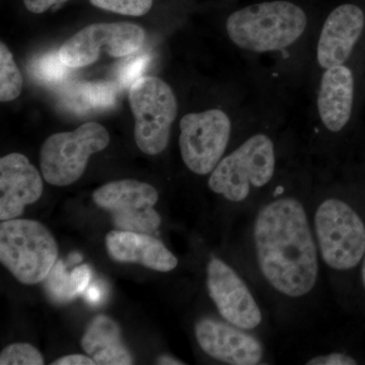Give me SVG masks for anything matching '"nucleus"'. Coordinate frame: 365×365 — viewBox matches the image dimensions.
<instances>
[{"label":"nucleus","mask_w":365,"mask_h":365,"mask_svg":"<svg viewBox=\"0 0 365 365\" xmlns=\"http://www.w3.org/2000/svg\"><path fill=\"white\" fill-rule=\"evenodd\" d=\"M259 266L276 290L292 297L306 295L318 277V257L299 201L283 198L264 206L254 228Z\"/></svg>","instance_id":"1"},{"label":"nucleus","mask_w":365,"mask_h":365,"mask_svg":"<svg viewBox=\"0 0 365 365\" xmlns=\"http://www.w3.org/2000/svg\"><path fill=\"white\" fill-rule=\"evenodd\" d=\"M307 16L292 2L270 1L235 11L227 31L235 45L252 52L276 51L294 44L306 30Z\"/></svg>","instance_id":"2"},{"label":"nucleus","mask_w":365,"mask_h":365,"mask_svg":"<svg viewBox=\"0 0 365 365\" xmlns=\"http://www.w3.org/2000/svg\"><path fill=\"white\" fill-rule=\"evenodd\" d=\"M57 257V242L42 223L14 218L0 225V261L21 283L44 281Z\"/></svg>","instance_id":"3"},{"label":"nucleus","mask_w":365,"mask_h":365,"mask_svg":"<svg viewBox=\"0 0 365 365\" xmlns=\"http://www.w3.org/2000/svg\"><path fill=\"white\" fill-rule=\"evenodd\" d=\"M274 169L273 143L268 136L257 134L218 163L208 185L227 200L241 202L249 196L251 187L261 188L270 182Z\"/></svg>","instance_id":"4"},{"label":"nucleus","mask_w":365,"mask_h":365,"mask_svg":"<svg viewBox=\"0 0 365 365\" xmlns=\"http://www.w3.org/2000/svg\"><path fill=\"white\" fill-rule=\"evenodd\" d=\"M129 103L135 119L134 137L139 150L150 155L162 153L169 143L177 116L172 88L155 76H143L130 86Z\"/></svg>","instance_id":"5"},{"label":"nucleus","mask_w":365,"mask_h":365,"mask_svg":"<svg viewBox=\"0 0 365 365\" xmlns=\"http://www.w3.org/2000/svg\"><path fill=\"white\" fill-rule=\"evenodd\" d=\"M109 143V132L95 122L81 125L74 131L53 134L41 148L43 176L54 186H67L78 181L91 155L105 150Z\"/></svg>","instance_id":"6"},{"label":"nucleus","mask_w":365,"mask_h":365,"mask_svg":"<svg viewBox=\"0 0 365 365\" xmlns=\"http://www.w3.org/2000/svg\"><path fill=\"white\" fill-rule=\"evenodd\" d=\"M316 232L327 265L349 270L365 256V225L348 204L328 199L316 213Z\"/></svg>","instance_id":"7"},{"label":"nucleus","mask_w":365,"mask_h":365,"mask_svg":"<svg viewBox=\"0 0 365 365\" xmlns=\"http://www.w3.org/2000/svg\"><path fill=\"white\" fill-rule=\"evenodd\" d=\"M93 201L98 207L109 210L118 230L151 234L160 225L153 206L158 200L157 190L136 180L108 182L96 190Z\"/></svg>","instance_id":"8"},{"label":"nucleus","mask_w":365,"mask_h":365,"mask_svg":"<svg viewBox=\"0 0 365 365\" xmlns=\"http://www.w3.org/2000/svg\"><path fill=\"white\" fill-rule=\"evenodd\" d=\"M230 128V118L217 109L182 117L180 150L188 169L197 175L212 172L227 148Z\"/></svg>","instance_id":"9"},{"label":"nucleus","mask_w":365,"mask_h":365,"mask_svg":"<svg viewBox=\"0 0 365 365\" xmlns=\"http://www.w3.org/2000/svg\"><path fill=\"white\" fill-rule=\"evenodd\" d=\"M144 31L131 23L93 24L81 29L61 46L62 61L71 68H81L97 61L105 50L112 57H123L140 49Z\"/></svg>","instance_id":"10"},{"label":"nucleus","mask_w":365,"mask_h":365,"mask_svg":"<svg viewBox=\"0 0 365 365\" xmlns=\"http://www.w3.org/2000/svg\"><path fill=\"white\" fill-rule=\"evenodd\" d=\"M207 287L209 295L228 323L244 330H252L260 325L261 311L249 288L220 259L209 262Z\"/></svg>","instance_id":"11"},{"label":"nucleus","mask_w":365,"mask_h":365,"mask_svg":"<svg viewBox=\"0 0 365 365\" xmlns=\"http://www.w3.org/2000/svg\"><path fill=\"white\" fill-rule=\"evenodd\" d=\"M43 181L39 172L21 153L0 160V220H14L29 204L39 200Z\"/></svg>","instance_id":"12"},{"label":"nucleus","mask_w":365,"mask_h":365,"mask_svg":"<svg viewBox=\"0 0 365 365\" xmlns=\"http://www.w3.org/2000/svg\"><path fill=\"white\" fill-rule=\"evenodd\" d=\"M235 327L215 319H201L195 328L197 342L209 356L228 364H258L263 356L260 342Z\"/></svg>","instance_id":"13"},{"label":"nucleus","mask_w":365,"mask_h":365,"mask_svg":"<svg viewBox=\"0 0 365 365\" xmlns=\"http://www.w3.org/2000/svg\"><path fill=\"white\" fill-rule=\"evenodd\" d=\"M364 14L354 4L334 9L322 29L318 44V61L324 68L343 66L364 28Z\"/></svg>","instance_id":"14"},{"label":"nucleus","mask_w":365,"mask_h":365,"mask_svg":"<svg viewBox=\"0 0 365 365\" xmlns=\"http://www.w3.org/2000/svg\"><path fill=\"white\" fill-rule=\"evenodd\" d=\"M106 246L110 256L121 263H136L160 272L178 265L176 257L150 234L113 230L106 237Z\"/></svg>","instance_id":"15"},{"label":"nucleus","mask_w":365,"mask_h":365,"mask_svg":"<svg viewBox=\"0 0 365 365\" xmlns=\"http://www.w3.org/2000/svg\"><path fill=\"white\" fill-rule=\"evenodd\" d=\"M354 81L352 72L344 66L327 69L321 81L318 98L319 117L332 132L340 131L351 117Z\"/></svg>","instance_id":"16"},{"label":"nucleus","mask_w":365,"mask_h":365,"mask_svg":"<svg viewBox=\"0 0 365 365\" xmlns=\"http://www.w3.org/2000/svg\"><path fill=\"white\" fill-rule=\"evenodd\" d=\"M83 349L100 365L133 364L130 352L121 341L119 326L109 317L101 314L91 321L81 340Z\"/></svg>","instance_id":"17"},{"label":"nucleus","mask_w":365,"mask_h":365,"mask_svg":"<svg viewBox=\"0 0 365 365\" xmlns=\"http://www.w3.org/2000/svg\"><path fill=\"white\" fill-rule=\"evenodd\" d=\"M118 90L119 86L113 81H76L62 90L60 102L76 114L103 111L116 104Z\"/></svg>","instance_id":"18"},{"label":"nucleus","mask_w":365,"mask_h":365,"mask_svg":"<svg viewBox=\"0 0 365 365\" xmlns=\"http://www.w3.org/2000/svg\"><path fill=\"white\" fill-rule=\"evenodd\" d=\"M29 71L33 78L46 85H58L71 73V67L61 60L59 51L46 53L30 62Z\"/></svg>","instance_id":"19"},{"label":"nucleus","mask_w":365,"mask_h":365,"mask_svg":"<svg viewBox=\"0 0 365 365\" xmlns=\"http://www.w3.org/2000/svg\"><path fill=\"white\" fill-rule=\"evenodd\" d=\"M23 78L13 54L4 42L0 44V101L11 102L21 95Z\"/></svg>","instance_id":"20"},{"label":"nucleus","mask_w":365,"mask_h":365,"mask_svg":"<svg viewBox=\"0 0 365 365\" xmlns=\"http://www.w3.org/2000/svg\"><path fill=\"white\" fill-rule=\"evenodd\" d=\"M46 290L56 302H68L79 294L71 277L62 261H56L46 278Z\"/></svg>","instance_id":"21"},{"label":"nucleus","mask_w":365,"mask_h":365,"mask_svg":"<svg viewBox=\"0 0 365 365\" xmlns=\"http://www.w3.org/2000/svg\"><path fill=\"white\" fill-rule=\"evenodd\" d=\"M1 365H42L44 359L34 346L16 343L7 346L0 354Z\"/></svg>","instance_id":"22"},{"label":"nucleus","mask_w":365,"mask_h":365,"mask_svg":"<svg viewBox=\"0 0 365 365\" xmlns=\"http://www.w3.org/2000/svg\"><path fill=\"white\" fill-rule=\"evenodd\" d=\"M93 6L124 16H141L153 6V0H90Z\"/></svg>","instance_id":"23"},{"label":"nucleus","mask_w":365,"mask_h":365,"mask_svg":"<svg viewBox=\"0 0 365 365\" xmlns=\"http://www.w3.org/2000/svg\"><path fill=\"white\" fill-rule=\"evenodd\" d=\"M150 60L148 55H141L125 62L118 71V83L123 88L133 85L137 79L143 78L141 76L150 63Z\"/></svg>","instance_id":"24"},{"label":"nucleus","mask_w":365,"mask_h":365,"mask_svg":"<svg viewBox=\"0 0 365 365\" xmlns=\"http://www.w3.org/2000/svg\"><path fill=\"white\" fill-rule=\"evenodd\" d=\"M356 360L344 353H332L325 356L314 357L309 360L307 365H355Z\"/></svg>","instance_id":"25"},{"label":"nucleus","mask_w":365,"mask_h":365,"mask_svg":"<svg viewBox=\"0 0 365 365\" xmlns=\"http://www.w3.org/2000/svg\"><path fill=\"white\" fill-rule=\"evenodd\" d=\"M71 277L76 284L79 294H83V292L91 284V271L88 265L78 266L71 272Z\"/></svg>","instance_id":"26"},{"label":"nucleus","mask_w":365,"mask_h":365,"mask_svg":"<svg viewBox=\"0 0 365 365\" xmlns=\"http://www.w3.org/2000/svg\"><path fill=\"white\" fill-rule=\"evenodd\" d=\"M67 0H24L28 11L34 14H42L50 7H59L66 4Z\"/></svg>","instance_id":"27"},{"label":"nucleus","mask_w":365,"mask_h":365,"mask_svg":"<svg viewBox=\"0 0 365 365\" xmlns=\"http://www.w3.org/2000/svg\"><path fill=\"white\" fill-rule=\"evenodd\" d=\"M83 295L88 304L98 306V304H102L105 299L106 288L101 282L91 283L83 292Z\"/></svg>","instance_id":"28"},{"label":"nucleus","mask_w":365,"mask_h":365,"mask_svg":"<svg viewBox=\"0 0 365 365\" xmlns=\"http://www.w3.org/2000/svg\"><path fill=\"white\" fill-rule=\"evenodd\" d=\"M53 365H93L96 364L95 360L91 357L86 356L81 354L66 355L52 362Z\"/></svg>","instance_id":"29"},{"label":"nucleus","mask_w":365,"mask_h":365,"mask_svg":"<svg viewBox=\"0 0 365 365\" xmlns=\"http://www.w3.org/2000/svg\"><path fill=\"white\" fill-rule=\"evenodd\" d=\"M158 364L167 365H182V362L179 361V360L172 359V357L167 356V355H163V356L158 359Z\"/></svg>","instance_id":"30"},{"label":"nucleus","mask_w":365,"mask_h":365,"mask_svg":"<svg viewBox=\"0 0 365 365\" xmlns=\"http://www.w3.org/2000/svg\"><path fill=\"white\" fill-rule=\"evenodd\" d=\"M83 261V257H81V255H79L78 253H72L71 255H69L68 257V262L71 264H78L79 262Z\"/></svg>","instance_id":"31"},{"label":"nucleus","mask_w":365,"mask_h":365,"mask_svg":"<svg viewBox=\"0 0 365 365\" xmlns=\"http://www.w3.org/2000/svg\"><path fill=\"white\" fill-rule=\"evenodd\" d=\"M361 275H362V282H364V285L365 287V256H364V264H362Z\"/></svg>","instance_id":"32"}]
</instances>
